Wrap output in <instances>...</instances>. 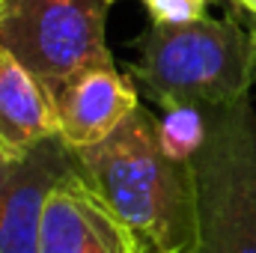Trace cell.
<instances>
[{
	"label": "cell",
	"mask_w": 256,
	"mask_h": 253,
	"mask_svg": "<svg viewBox=\"0 0 256 253\" xmlns=\"http://www.w3.org/2000/svg\"><path fill=\"white\" fill-rule=\"evenodd\" d=\"M84 179L131 232L137 253H196V190L191 161H173L158 140V120L137 108L110 137L80 146Z\"/></svg>",
	"instance_id": "obj_1"
},
{
	"label": "cell",
	"mask_w": 256,
	"mask_h": 253,
	"mask_svg": "<svg viewBox=\"0 0 256 253\" xmlns=\"http://www.w3.org/2000/svg\"><path fill=\"white\" fill-rule=\"evenodd\" d=\"M134 74L161 108L232 104L256 80V27L236 18H196L191 24H149L134 42Z\"/></svg>",
	"instance_id": "obj_2"
},
{
	"label": "cell",
	"mask_w": 256,
	"mask_h": 253,
	"mask_svg": "<svg viewBox=\"0 0 256 253\" xmlns=\"http://www.w3.org/2000/svg\"><path fill=\"white\" fill-rule=\"evenodd\" d=\"M202 110L208 134L191 158L196 253H256V114L248 98Z\"/></svg>",
	"instance_id": "obj_3"
},
{
	"label": "cell",
	"mask_w": 256,
	"mask_h": 253,
	"mask_svg": "<svg viewBox=\"0 0 256 253\" xmlns=\"http://www.w3.org/2000/svg\"><path fill=\"white\" fill-rule=\"evenodd\" d=\"M110 0H0V48L54 98L92 68H110Z\"/></svg>",
	"instance_id": "obj_4"
},
{
	"label": "cell",
	"mask_w": 256,
	"mask_h": 253,
	"mask_svg": "<svg viewBox=\"0 0 256 253\" xmlns=\"http://www.w3.org/2000/svg\"><path fill=\"white\" fill-rule=\"evenodd\" d=\"M78 167V152L60 134L0 164V253H39L48 194Z\"/></svg>",
	"instance_id": "obj_5"
},
{
	"label": "cell",
	"mask_w": 256,
	"mask_h": 253,
	"mask_svg": "<svg viewBox=\"0 0 256 253\" xmlns=\"http://www.w3.org/2000/svg\"><path fill=\"white\" fill-rule=\"evenodd\" d=\"M39 253H137V244L78 167L48 194Z\"/></svg>",
	"instance_id": "obj_6"
},
{
	"label": "cell",
	"mask_w": 256,
	"mask_h": 253,
	"mask_svg": "<svg viewBox=\"0 0 256 253\" xmlns=\"http://www.w3.org/2000/svg\"><path fill=\"white\" fill-rule=\"evenodd\" d=\"M51 102L60 137L72 149L102 143L140 108L137 92L114 66L84 72L66 84Z\"/></svg>",
	"instance_id": "obj_7"
},
{
	"label": "cell",
	"mask_w": 256,
	"mask_h": 253,
	"mask_svg": "<svg viewBox=\"0 0 256 253\" xmlns=\"http://www.w3.org/2000/svg\"><path fill=\"white\" fill-rule=\"evenodd\" d=\"M51 134L60 128L48 90L0 48V143L12 155H24Z\"/></svg>",
	"instance_id": "obj_8"
},
{
	"label": "cell",
	"mask_w": 256,
	"mask_h": 253,
	"mask_svg": "<svg viewBox=\"0 0 256 253\" xmlns=\"http://www.w3.org/2000/svg\"><path fill=\"white\" fill-rule=\"evenodd\" d=\"M208 134L206 110L196 104H173L164 108V116L158 120V140L161 149L173 161H191L194 155L202 149Z\"/></svg>",
	"instance_id": "obj_9"
},
{
	"label": "cell",
	"mask_w": 256,
	"mask_h": 253,
	"mask_svg": "<svg viewBox=\"0 0 256 253\" xmlns=\"http://www.w3.org/2000/svg\"><path fill=\"white\" fill-rule=\"evenodd\" d=\"M155 24H191L206 18L208 0H140Z\"/></svg>",
	"instance_id": "obj_10"
},
{
	"label": "cell",
	"mask_w": 256,
	"mask_h": 253,
	"mask_svg": "<svg viewBox=\"0 0 256 253\" xmlns=\"http://www.w3.org/2000/svg\"><path fill=\"white\" fill-rule=\"evenodd\" d=\"M238 3H242V6H244V9H248V12L256 18V0H238Z\"/></svg>",
	"instance_id": "obj_11"
},
{
	"label": "cell",
	"mask_w": 256,
	"mask_h": 253,
	"mask_svg": "<svg viewBox=\"0 0 256 253\" xmlns=\"http://www.w3.org/2000/svg\"><path fill=\"white\" fill-rule=\"evenodd\" d=\"M9 158H15V155H12V152H9V149L0 143V164H3V161H9Z\"/></svg>",
	"instance_id": "obj_12"
},
{
	"label": "cell",
	"mask_w": 256,
	"mask_h": 253,
	"mask_svg": "<svg viewBox=\"0 0 256 253\" xmlns=\"http://www.w3.org/2000/svg\"><path fill=\"white\" fill-rule=\"evenodd\" d=\"M250 24H254V27H256V18H254V21H250Z\"/></svg>",
	"instance_id": "obj_13"
},
{
	"label": "cell",
	"mask_w": 256,
	"mask_h": 253,
	"mask_svg": "<svg viewBox=\"0 0 256 253\" xmlns=\"http://www.w3.org/2000/svg\"><path fill=\"white\" fill-rule=\"evenodd\" d=\"M110 3H114V0H110Z\"/></svg>",
	"instance_id": "obj_14"
}]
</instances>
